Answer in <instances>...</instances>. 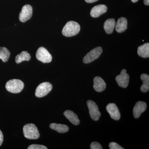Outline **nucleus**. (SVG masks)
I'll list each match as a JSON object with an SVG mask.
<instances>
[{"label":"nucleus","instance_id":"4","mask_svg":"<svg viewBox=\"0 0 149 149\" xmlns=\"http://www.w3.org/2000/svg\"><path fill=\"white\" fill-rule=\"evenodd\" d=\"M52 89V85L48 82H45L38 85L35 91V95L37 97H45L49 94Z\"/></svg>","mask_w":149,"mask_h":149},{"label":"nucleus","instance_id":"18","mask_svg":"<svg viewBox=\"0 0 149 149\" xmlns=\"http://www.w3.org/2000/svg\"><path fill=\"white\" fill-rule=\"evenodd\" d=\"M50 128L59 133H65L69 130V127L67 125L56 123H51Z\"/></svg>","mask_w":149,"mask_h":149},{"label":"nucleus","instance_id":"9","mask_svg":"<svg viewBox=\"0 0 149 149\" xmlns=\"http://www.w3.org/2000/svg\"><path fill=\"white\" fill-rule=\"evenodd\" d=\"M116 80L120 87L126 88L128 87L129 81V76L126 73V70L123 69L121 70L120 74L116 77Z\"/></svg>","mask_w":149,"mask_h":149},{"label":"nucleus","instance_id":"22","mask_svg":"<svg viewBox=\"0 0 149 149\" xmlns=\"http://www.w3.org/2000/svg\"><path fill=\"white\" fill-rule=\"evenodd\" d=\"M28 149H47V148L43 145L32 144L27 148Z\"/></svg>","mask_w":149,"mask_h":149},{"label":"nucleus","instance_id":"27","mask_svg":"<svg viewBox=\"0 0 149 149\" xmlns=\"http://www.w3.org/2000/svg\"><path fill=\"white\" fill-rule=\"evenodd\" d=\"M144 3L146 5H149V0H144Z\"/></svg>","mask_w":149,"mask_h":149},{"label":"nucleus","instance_id":"14","mask_svg":"<svg viewBox=\"0 0 149 149\" xmlns=\"http://www.w3.org/2000/svg\"><path fill=\"white\" fill-rule=\"evenodd\" d=\"M127 20L125 17H121L118 19L117 23L116 24L115 28L116 32L122 33L125 32L127 29Z\"/></svg>","mask_w":149,"mask_h":149},{"label":"nucleus","instance_id":"17","mask_svg":"<svg viewBox=\"0 0 149 149\" xmlns=\"http://www.w3.org/2000/svg\"><path fill=\"white\" fill-rule=\"evenodd\" d=\"M138 55L144 58H148L149 57V44L146 43L143 45L139 47L138 49Z\"/></svg>","mask_w":149,"mask_h":149},{"label":"nucleus","instance_id":"19","mask_svg":"<svg viewBox=\"0 0 149 149\" xmlns=\"http://www.w3.org/2000/svg\"><path fill=\"white\" fill-rule=\"evenodd\" d=\"M143 81V85L141 88V91L143 93H146L149 90V76L146 74H143L141 76Z\"/></svg>","mask_w":149,"mask_h":149},{"label":"nucleus","instance_id":"6","mask_svg":"<svg viewBox=\"0 0 149 149\" xmlns=\"http://www.w3.org/2000/svg\"><path fill=\"white\" fill-rule=\"evenodd\" d=\"M87 103L90 116L92 119L95 121L99 120L101 114L99 111L98 107L97 104L93 101L90 100H88Z\"/></svg>","mask_w":149,"mask_h":149},{"label":"nucleus","instance_id":"2","mask_svg":"<svg viewBox=\"0 0 149 149\" xmlns=\"http://www.w3.org/2000/svg\"><path fill=\"white\" fill-rule=\"evenodd\" d=\"M23 133L26 139L35 140L40 137V134L35 124L29 123L24 125L23 128Z\"/></svg>","mask_w":149,"mask_h":149},{"label":"nucleus","instance_id":"1","mask_svg":"<svg viewBox=\"0 0 149 149\" xmlns=\"http://www.w3.org/2000/svg\"><path fill=\"white\" fill-rule=\"evenodd\" d=\"M80 29V25L76 22H68L63 29L62 33L66 37H71L78 34Z\"/></svg>","mask_w":149,"mask_h":149},{"label":"nucleus","instance_id":"13","mask_svg":"<svg viewBox=\"0 0 149 149\" xmlns=\"http://www.w3.org/2000/svg\"><path fill=\"white\" fill-rule=\"evenodd\" d=\"M93 81V88L95 91L98 92H102L105 90L106 84L101 77L97 76L94 78Z\"/></svg>","mask_w":149,"mask_h":149},{"label":"nucleus","instance_id":"15","mask_svg":"<svg viewBox=\"0 0 149 149\" xmlns=\"http://www.w3.org/2000/svg\"><path fill=\"white\" fill-rule=\"evenodd\" d=\"M116 24V22L113 18L109 19L105 22L104 28L107 34H111L113 33L115 28Z\"/></svg>","mask_w":149,"mask_h":149},{"label":"nucleus","instance_id":"23","mask_svg":"<svg viewBox=\"0 0 149 149\" xmlns=\"http://www.w3.org/2000/svg\"><path fill=\"white\" fill-rule=\"evenodd\" d=\"M109 148L110 149H123V148L119 146L117 143L111 142L109 144Z\"/></svg>","mask_w":149,"mask_h":149},{"label":"nucleus","instance_id":"12","mask_svg":"<svg viewBox=\"0 0 149 149\" xmlns=\"http://www.w3.org/2000/svg\"><path fill=\"white\" fill-rule=\"evenodd\" d=\"M107 10V6L104 5H99L95 6L91 9V15L93 17H98L105 13Z\"/></svg>","mask_w":149,"mask_h":149},{"label":"nucleus","instance_id":"11","mask_svg":"<svg viewBox=\"0 0 149 149\" xmlns=\"http://www.w3.org/2000/svg\"><path fill=\"white\" fill-rule=\"evenodd\" d=\"M147 104L144 102L139 101L136 103L133 108V113L135 118H139L141 114L146 111Z\"/></svg>","mask_w":149,"mask_h":149},{"label":"nucleus","instance_id":"10","mask_svg":"<svg viewBox=\"0 0 149 149\" xmlns=\"http://www.w3.org/2000/svg\"><path fill=\"white\" fill-rule=\"evenodd\" d=\"M106 110L112 119L116 120H119L120 117V113L116 104H108L106 107Z\"/></svg>","mask_w":149,"mask_h":149},{"label":"nucleus","instance_id":"28","mask_svg":"<svg viewBox=\"0 0 149 149\" xmlns=\"http://www.w3.org/2000/svg\"><path fill=\"white\" fill-rule=\"evenodd\" d=\"M138 1H139V0H131V1H132L133 3H136V2Z\"/></svg>","mask_w":149,"mask_h":149},{"label":"nucleus","instance_id":"25","mask_svg":"<svg viewBox=\"0 0 149 149\" xmlns=\"http://www.w3.org/2000/svg\"><path fill=\"white\" fill-rule=\"evenodd\" d=\"M3 141V136L2 132L0 130V146L2 144Z\"/></svg>","mask_w":149,"mask_h":149},{"label":"nucleus","instance_id":"24","mask_svg":"<svg viewBox=\"0 0 149 149\" xmlns=\"http://www.w3.org/2000/svg\"><path fill=\"white\" fill-rule=\"evenodd\" d=\"M91 149H102L101 145L98 142H93L91 145Z\"/></svg>","mask_w":149,"mask_h":149},{"label":"nucleus","instance_id":"26","mask_svg":"<svg viewBox=\"0 0 149 149\" xmlns=\"http://www.w3.org/2000/svg\"><path fill=\"white\" fill-rule=\"evenodd\" d=\"M99 0H85V1L88 3H93Z\"/></svg>","mask_w":149,"mask_h":149},{"label":"nucleus","instance_id":"16","mask_svg":"<svg viewBox=\"0 0 149 149\" xmlns=\"http://www.w3.org/2000/svg\"><path fill=\"white\" fill-rule=\"evenodd\" d=\"M64 115L73 125H76L80 124V120L78 119L77 115L72 111H65L64 112Z\"/></svg>","mask_w":149,"mask_h":149},{"label":"nucleus","instance_id":"8","mask_svg":"<svg viewBox=\"0 0 149 149\" xmlns=\"http://www.w3.org/2000/svg\"><path fill=\"white\" fill-rule=\"evenodd\" d=\"M33 12L32 7L29 5L23 6L19 15V19L21 22H24L32 17Z\"/></svg>","mask_w":149,"mask_h":149},{"label":"nucleus","instance_id":"20","mask_svg":"<svg viewBox=\"0 0 149 149\" xmlns=\"http://www.w3.org/2000/svg\"><path fill=\"white\" fill-rule=\"evenodd\" d=\"M31 56L26 51H23L15 57V62L19 64L23 61H29L31 59Z\"/></svg>","mask_w":149,"mask_h":149},{"label":"nucleus","instance_id":"5","mask_svg":"<svg viewBox=\"0 0 149 149\" xmlns=\"http://www.w3.org/2000/svg\"><path fill=\"white\" fill-rule=\"evenodd\" d=\"M37 59L44 63H49L52 61V56L47 50L43 47H40L36 53Z\"/></svg>","mask_w":149,"mask_h":149},{"label":"nucleus","instance_id":"21","mask_svg":"<svg viewBox=\"0 0 149 149\" xmlns=\"http://www.w3.org/2000/svg\"><path fill=\"white\" fill-rule=\"evenodd\" d=\"M9 51L4 47H0V59H1L3 62H6L10 56Z\"/></svg>","mask_w":149,"mask_h":149},{"label":"nucleus","instance_id":"7","mask_svg":"<svg viewBox=\"0 0 149 149\" xmlns=\"http://www.w3.org/2000/svg\"><path fill=\"white\" fill-rule=\"evenodd\" d=\"M102 52V49L101 47H97L91 50L83 58V62L89 63L98 58Z\"/></svg>","mask_w":149,"mask_h":149},{"label":"nucleus","instance_id":"3","mask_svg":"<svg viewBox=\"0 0 149 149\" xmlns=\"http://www.w3.org/2000/svg\"><path fill=\"white\" fill-rule=\"evenodd\" d=\"M24 87V84L21 80L18 79H13L8 81L6 88L8 92L13 93L21 92Z\"/></svg>","mask_w":149,"mask_h":149}]
</instances>
